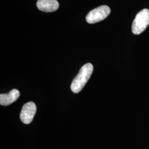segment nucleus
Here are the masks:
<instances>
[{
  "label": "nucleus",
  "mask_w": 149,
  "mask_h": 149,
  "mask_svg": "<svg viewBox=\"0 0 149 149\" xmlns=\"http://www.w3.org/2000/svg\"><path fill=\"white\" fill-rule=\"evenodd\" d=\"M93 70V67L91 63L85 64L81 68L79 74L72 81L71 85V89L73 92L77 93L83 89L90 79Z\"/></svg>",
  "instance_id": "f257e3e1"
},
{
  "label": "nucleus",
  "mask_w": 149,
  "mask_h": 149,
  "mask_svg": "<svg viewBox=\"0 0 149 149\" xmlns=\"http://www.w3.org/2000/svg\"><path fill=\"white\" fill-rule=\"evenodd\" d=\"M149 25V10L144 9L140 11L135 17L132 24V32L134 34H140Z\"/></svg>",
  "instance_id": "f03ea898"
},
{
  "label": "nucleus",
  "mask_w": 149,
  "mask_h": 149,
  "mask_svg": "<svg viewBox=\"0 0 149 149\" xmlns=\"http://www.w3.org/2000/svg\"><path fill=\"white\" fill-rule=\"evenodd\" d=\"M111 9L106 5L101 6L91 11L86 17V21L90 24L104 20L110 14Z\"/></svg>",
  "instance_id": "7ed1b4c3"
},
{
  "label": "nucleus",
  "mask_w": 149,
  "mask_h": 149,
  "mask_svg": "<svg viewBox=\"0 0 149 149\" xmlns=\"http://www.w3.org/2000/svg\"><path fill=\"white\" fill-rule=\"evenodd\" d=\"M37 111V107L33 102H29L22 107L20 118L22 122L29 124L32 122Z\"/></svg>",
  "instance_id": "20e7f679"
},
{
  "label": "nucleus",
  "mask_w": 149,
  "mask_h": 149,
  "mask_svg": "<svg viewBox=\"0 0 149 149\" xmlns=\"http://www.w3.org/2000/svg\"><path fill=\"white\" fill-rule=\"evenodd\" d=\"M37 6L40 11L45 12H52L58 10L59 4L56 0H38Z\"/></svg>",
  "instance_id": "39448f33"
},
{
  "label": "nucleus",
  "mask_w": 149,
  "mask_h": 149,
  "mask_svg": "<svg viewBox=\"0 0 149 149\" xmlns=\"http://www.w3.org/2000/svg\"><path fill=\"white\" fill-rule=\"evenodd\" d=\"M20 96V92L17 89L11 90L9 93L0 95V104L2 106H8L16 101Z\"/></svg>",
  "instance_id": "423d86ee"
}]
</instances>
